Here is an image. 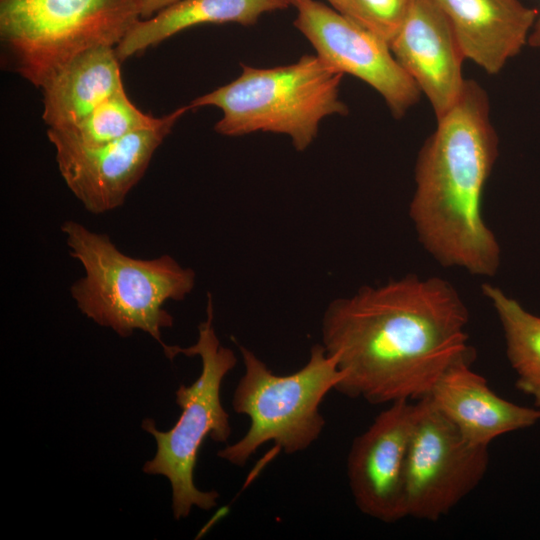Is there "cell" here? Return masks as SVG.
Listing matches in <instances>:
<instances>
[{
  "label": "cell",
  "mask_w": 540,
  "mask_h": 540,
  "mask_svg": "<svg viewBox=\"0 0 540 540\" xmlns=\"http://www.w3.org/2000/svg\"><path fill=\"white\" fill-rule=\"evenodd\" d=\"M481 290L501 325L507 359L516 374L515 385L540 408V316L496 285L485 282Z\"/></svg>",
  "instance_id": "e0dca14e"
},
{
  "label": "cell",
  "mask_w": 540,
  "mask_h": 540,
  "mask_svg": "<svg viewBox=\"0 0 540 540\" xmlns=\"http://www.w3.org/2000/svg\"><path fill=\"white\" fill-rule=\"evenodd\" d=\"M343 76L311 54L273 68L242 65L238 78L195 98L188 107L221 109L223 116L214 126L221 135L285 134L297 151H304L316 138L323 118L348 114L339 97Z\"/></svg>",
  "instance_id": "277c9868"
},
{
  "label": "cell",
  "mask_w": 540,
  "mask_h": 540,
  "mask_svg": "<svg viewBox=\"0 0 540 540\" xmlns=\"http://www.w3.org/2000/svg\"><path fill=\"white\" fill-rule=\"evenodd\" d=\"M469 311L441 277L409 274L331 301L322 345L342 373L335 391L374 405L420 400L462 359Z\"/></svg>",
  "instance_id": "6da1fadb"
},
{
  "label": "cell",
  "mask_w": 540,
  "mask_h": 540,
  "mask_svg": "<svg viewBox=\"0 0 540 540\" xmlns=\"http://www.w3.org/2000/svg\"><path fill=\"white\" fill-rule=\"evenodd\" d=\"M355 22L388 43L400 29L413 0H350Z\"/></svg>",
  "instance_id": "d6986e66"
},
{
  "label": "cell",
  "mask_w": 540,
  "mask_h": 540,
  "mask_svg": "<svg viewBox=\"0 0 540 540\" xmlns=\"http://www.w3.org/2000/svg\"><path fill=\"white\" fill-rule=\"evenodd\" d=\"M294 26L322 60L335 70L361 79L385 100L391 114L405 116L421 91L393 56L389 43L317 0H291Z\"/></svg>",
  "instance_id": "9c48e42d"
},
{
  "label": "cell",
  "mask_w": 540,
  "mask_h": 540,
  "mask_svg": "<svg viewBox=\"0 0 540 540\" xmlns=\"http://www.w3.org/2000/svg\"><path fill=\"white\" fill-rule=\"evenodd\" d=\"M403 70L423 93L436 116L445 115L458 101L466 79V60L451 25L434 0H413L389 43Z\"/></svg>",
  "instance_id": "7c38bea8"
},
{
  "label": "cell",
  "mask_w": 540,
  "mask_h": 540,
  "mask_svg": "<svg viewBox=\"0 0 540 540\" xmlns=\"http://www.w3.org/2000/svg\"><path fill=\"white\" fill-rule=\"evenodd\" d=\"M140 19V0H0L1 41L39 88L77 54L116 47Z\"/></svg>",
  "instance_id": "52a82bcc"
},
{
  "label": "cell",
  "mask_w": 540,
  "mask_h": 540,
  "mask_svg": "<svg viewBox=\"0 0 540 540\" xmlns=\"http://www.w3.org/2000/svg\"><path fill=\"white\" fill-rule=\"evenodd\" d=\"M338 12L355 21V13L350 0H327Z\"/></svg>",
  "instance_id": "44dd1931"
},
{
  "label": "cell",
  "mask_w": 540,
  "mask_h": 540,
  "mask_svg": "<svg viewBox=\"0 0 540 540\" xmlns=\"http://www.w3.org/2000/svg\"><path fill=\"white\" fill-rule=\"evenodd\" d=\"M70 255L84 275L70 289L78 309L121 337L135 330L148 333L162 347L163 328L173 325L164 305L183 300L193 290L195 272L164 254L137 259L121 252L103 233L67 220L61 225Z\"/></svg>",
  "instance_id": "3957f363"
},
{
  "label": "cell",
  "mask_w": 540,
  "mask_h": 540,
  "mask_svg": "<svg viewBox=\"0 0 540 540\" xmlns=\"http://www.w3.org/2000/svg\"><path fill=\"white\" fill-rule=\"evenodd\" d=\"M181 0H140L141 19H147L155 15L160 10Z\"/></svg>",
  "instance_id": "ffe728a7"
},
{
  "label": "cell",
  "mask_w": 540,
  "mask_h": 540,
  "mask_svg": "<svg viewBox=\"0 0 540 540\" xmlns=\"http://www.w3.org/2000/svg\"><path fill=\"white\" fill-rule=\"evenodd\" d=\"M189 110L180 107L153 127L138 130L110 143L85 147L47 133L56 151L64 182L92 214L120 207L144 175L153 154L175 123Z\"/></svg>",
  "instance_id": "30bf717a"
},
{
  "label": "cell",
  "mask_w": 540,
  "mask_h": 540,
  "mask_svg": "<svg viewBox=\"0 0 540 540\" xmlns=\"http://www.w3.org/2000/svg\"><path fill=\"white\" fill-rule=\"evenodd\" d=\"M528 45L534 48L540 47V9L538 10L537 18L533 29L528 39Z\"/></svg>",
  "instance_id": "7402d4cb"
},
{
  "label": "cell",
  "mask_w": 540,
  "mask_h": 540,
  "mask_svg": "<svg viewBox=\"0 0 540 540\" xmlns=\"http://www.w3.org/2000/svg\"><path fill=\"white\" fill-rule=\"evenodd\" d=\"M417 412V401L390 403L354 438L347 455L346 474L356 507L384 523L407 517L405 468Z\"/></svg>",
  "instance_id": "8fae6325"
},
{
  "label": "cell",
  "mask_w": 540,
  "mask_h": 540,
  "mask_svg": "<svg viewBox=\"0 0 540 540\" xmlns=\"http://www.w3.org/2000/svg\"><path fill=\"white\" fill-rule=\"evenodd\" d=\"M213 320V300L208 294L206 320L198 327L196 343L187 348L168 345L163 348L170 359L184 354L199 356L202 363L197 380L189 386L182 384L176 390V403L182 413L175 425L163 432L156 428L153 419L142 422V428L153 435L157 444L154 458L144 464L143 471L169 480L176 520L186 518L194 506L203 510L216 506L219 494L199 490L194 483V469L206 437L224 443L232 432L220 392L223 379L235 367L237 358L233 350L220 343Z\"/></svg>",
  "instance_id": "8992f818"
},
{
  "label": "cell",
  "mask_w": 540,
  "mask_h": 540,
  "mask_svg": "<svg viewBox=\"0 0 540 540\" xmlns=\"http://www.w3.org/2000/svg\"><path fill=\"white\" fill-rule=\"evenodd\" d=\"M405 468L406 516L437 521L482 481L489 449L463 438L427 397L417 400Z\"/></svg>",
  "instance_id": "ba28073f"
},
{
  "label": "cell",
  "mask_w": 540,
  "mask_h": 540,
  "mask_svg": "<svg viewBox=\"0 0 540 540\" xmlns=\"http://www.w3.org/2000/svg\"><path fill=\"white\" fill-rule=\"evenodd\" d=\"M156 118L140 111L122 88L99 104L84 120L67 130L49 128L47 133L71 143L97 147L130 133L158 125Z\"/></svg>",
  "instance_id": "ac0fdd59"
},
{
  "label": "cell",
  "mask_w": 540,
  "mask_h": 540,
  "mask_svg": "<svg viewBox=\"0 0 540 540\" xmlns=\"http://www.w3.org/2000/svg\"><path fill=\"white\" fill-rule=\"evenodd\" d=\"M465 57L490 75L528 45L538 10L520 0H434Z\"/></svg>",
  "instance_id": "5bb4252c"
},
{
  "label": "cell",
  "mask_w": 540,
  "mask_h": 540,
  "mask_svg": "<svg viewBox=\"0 0 540 540\" xmlns=\"http://www.w3.org/2000/svg\"><path fill=\"white\" fill-rule=\"evenodd\" d=\"M240 353L244 373L234 390L232 406L250 424L242 438L217 455L242 467L269 442L288 455L309 448L326 424L320 406L342 378L335 359L318 343L311 347L304 366L279 375L250 349L240 346Z\"/></svg>",
  "instance_id": "5b68a950"
},
{
  "label": "cell",
  "mask_w": 540,
  "mask_h": 540,
  "mask_svg": "<svg viewBox=\"0 0 540 540\" xmlns=\"http://www.w3.org/2000/svg\"><path fill=\"white\" fill-rule=\"evenodd\" d=\"M498 144L488 94L466 79L458 101L437 119L418 153L409 205L418 241L444 267L481 277L499 269L500 244L482 211Z\"/></svg>",
  "instance_id": "7a4b0ae2"
},
{
  "label": "cell",
  "mask_w": 540,
  "mask_h": 540,
  "mask_svg": "<svg viewBox=\"0 0 540 540\" xmlns=\"http://www.w3.org/2000/svg\"><path fill=\"white\" fill-rule=\"evenodd\" d=\"M472 359L450 366L427 396L431 404L475 446L489 447L498 437L540 421V408L526 407L497 395L470 367Z\"/></svg>",
  "instance_id": "4fadbf2b"
},
{
  "label": "cell",
  "mask_w": 540,
  "mask_h": 540,
  "mask_svg": "<svg viewBox=\"0 0 540 540\" xmlns=\"http://www.w3.org/2000/svg\"><path fill=\"white\" fill-rule=\"evenodd\" d=\"M122 88L115 47L85 50L59 68L42 86L43 120L51 129H70Z\"/></svg>",
  "instance_id": "9a60e30c"
},
{
  "label": "cell",
  "mask_w": 540,
  "mask_h": 540,
  "mask_svg": "<svg viewBox=\"0 0 540 540\" xmlns=\"http://www.w3.org/2000/svg\"><path fill=\"white\" fill-rule=\"evenodd\" d=\"M291 0H181L138 20L115 47L120 62L200 24L254 25L269 12L287 9Z\"/></svg>",
  "instance_id": "2e32d148"
}]
</instances>
